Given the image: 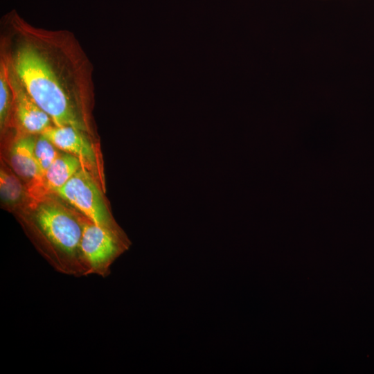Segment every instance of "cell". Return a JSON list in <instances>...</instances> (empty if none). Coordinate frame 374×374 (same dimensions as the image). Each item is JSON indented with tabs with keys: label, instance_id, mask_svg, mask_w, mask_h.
I'll return each mask as SVG.
<instances>
[{
	"label": "cell",
	"instance_id": "8",
	"mask_svg": "<svg viewBox=\"0 0 374 374\" xmlns=\"http://www.w3.org/2000/svg\"><path fill=\"white\" fill-rule=\"evenodd\" d=\"M82 166L78 158L63 152L46 171L43 178L45 187L55 193Z\"/></svg>",
	"mask_w": 374,
	"mask_h": 374
},
{
	"label": "cell",
	"instance_id": "9",
	"mask_svg": "<svg viewBox=\"0 0 374 374\" xmlns=\"http://www.w3.org/2000/svg\"><path fill=\"white\" fill-rule=\"evenodd\" d=\"M14 96L10 85L6 64L0 58V130H5L12 125Z\"/></svg>",
	"mask_w": 374,
	"mask_h": 374
},
{
	"label": "cell",
	"instance_id": "6",
	"mask_svg": "<svg viewBox=\"0 0 374 374\" xmlns=\"http://www.w3.org/2000/svg\"><path fill=\"white\" fill-rule=\"evenodd\" d=\"M42 134L62 152L78 158L89 170L96 168L97 157L89 132L73 126L53 125Z\"/></svg>",
	"mask_w": 374,
	"mask_h": 374
},
{
	"label": "cell",
	"instance_id": "2",
	"mask_svg": "<svg viewBox=\"0 0 374 374\" xmlns=\"http://www.w3.org/2000/svg\"><path fill=\"white\" fill-rule=\"evenodd\" d=\"M28 220L50 265L62 274L84 276L80 254L83 218L58 203L46 201L37 205Z\"/></svg>",
	"mask_w": 374,
	"mask_h": 374
},
{
	"label": "cell",
	"instance_id": "3",
	"mask_svg": "<svg viewBox=\"0 0 374 374\" xmlns=\"http://www.w3.org/2000/svg\"><path fill=\"white\" fill-rule=\"evenodd\" d=\"M128 244L124 235L116 234L84 217L80 254L84 276H108L112 264Z\"/></svg>",
	"mask_w": 374,
	"mask_h": 374
},
{
	"label": "cell",
	"instance_id": "11",
	"mask_svg": "<svg viewBox=\"0 0 374 374\" xmlns=\"http://www.w3.org/2000/svg\"><path fill=\"white\" fill-rule=\"evenodd\" d=\"M24 190L19 180L12 174L1 169L0 195L7 204L18 203L23 197Z\"/></svg>",
	"mask_w": 374,
	"mask_h": 374
},
{
	"label": "cell",
	"instance_id": "10",
	"mask_svg": "<svg viewBox=\"0 0 374 374\" xmlns=\"http://www.w3.org/2000/svg\"><path fill=\"white\" fill-rule=\"evenodd\" d=\"M49 139L43 134H37L35 144V154L42 172L44 174L53 161L62 153Z\"/></svg>",
	"mask_w": 374,
	"mask_h": 374
},
{
	"label": "cell",
	"instance_id": "1",
	"mask_svg": "<svg viewBox=\"0 0 374 374\" xmlns=\"http://www.w3.org/2000/svg\"><path fill=\"white\" fill-rule=\"evenodd\" d=\"M1 30L0 57L53 125L89 133L93 67L74 34L35 26L14 9Z\"/></svg>",
	"mask_w": 374,
	"mask_h": 374
},
{
	"label": "cell",
	"instance_id": "5",
	"mask_svg": "<svg viewBox=\"0 0 374 374\" xmlns=\"http://www.w3.org/2000/svg\"><path fill=\"white\" fill-rule=\"evenodd\" d=\"M6 64L14 96L12 125L22 133L42 134L53 125L51 118L35 103L16 75Z\"/></svg>",
	"mask_w": 374,
	"mask_h": 374
},
{
	"label": "cell",
	"instance_id": "4",
	"mask_svg": "<svg viewBox=\"0 0 374 374\" xmlns=\"http://www.w3.org/2000/svg\"><path fill=\"white\" fill-rule=\"evenodd\" d=\"M55 193L91 222L116 234L123 235L114 222L99 188L85 167H81Z\"/></svg>",
	"mask_w": 374,
	"mask_h": 374
},
{
	"label": "cell",
	"instance_id": "7",
	"mask_svg": "<svg viewBox=\"0 0 374 374\" xmlns=\"http://www.w3.org/2000/svg\"><path fill=\"white\" fill-rule=\"evenodd\" d=\"M35 134L20 132L10 151V161L21 177L35 182L43 181V175L35 154Z\"/></svg>",
	"mask_w": 374,
	"mask_h": 374
}]
</instances>
